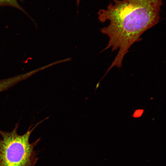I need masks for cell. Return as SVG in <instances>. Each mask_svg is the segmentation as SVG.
<instances>
[{
    "mask_svg": "<svg viewBox=\"0 0 166 166\" xmlns=\"http://www.w3.org/2000/svg\"><path fill=\"white\" fill-rule=\"evenodd\" d=\"M81 0H77V5H78L79 4V3H80V1Z\"/></svg>",
    "mask_w": 166,
    "mask_h": 166,
    "instance_id": "5",
    "label": "cell"
},
{
    "mask_svg": "<svg viewBox=\"0 0 166 166\" xmlns=\"http://www.w3.org/2000/svg\"><path fill=\"white\" fill-rule=\"evenodd\" d=\"M144 110L143 109H138L136 110L134 112L133 117H139L141 116Z\"/></svg>",
    "mask_w": 166,
    "mask_h": 166,
    "instance_id": "4",
    "label": "cell"
},
{
    "mask_svg": "<svg viewBox=\"0 0 166 166\" xmlns=\"http://www.w3.org/2000/svg\"><path fill=\"white\" fill-rule=\"evenodd\" d=\"M23 0H0V6H9L16 8L28 15L24 9L19 4L18 1Z\"/></svg>",
    "mask_w": 166,
    "mask_h": 166,
    "instance_id": "3",
    "label": "cell"
},
{
    "mask_svg": "<svg viewBox=\"0 0 166 166\" xmlns=\"http://www.w3.org/2000/svg\"><path fill=\"white\" fill-rule=\"evenodd\" d=\"M49 117L37 123L33 128L30 126L24 134H18V123L10 132L0 130V166H35L38 158L34 150L40 140L30 143V136L34 129Z\"/></svg>",
    "mask_w": 166,
    "mask_h": 166,
    "instance_id": "2",
    "label": "cell"
},
{
    "mask_svg": "<svg viewBox=\"0 0 166 166\" xmlns=\"http://www.w3.org/2000/svg\"><path fill=\"white\" fill-rule=\"evenodd\" d=\"M106 9L98 13V19L109 21L105 28L115 42L130 46L141 40V35L157 24L162 0H113Z\"/></svg>",
    "mask_w": 166,
    "mask_h": 166,
    "instance_id": "1",
    "label": "cell"
}]
</instances>
